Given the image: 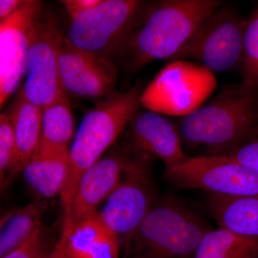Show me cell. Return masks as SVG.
I'll return each mask as SVG.
<instances>
[{"label": "cell", "instance_id": "6da1fadb", "mask_svg": "<svg viewBox=\"0 0 258 258\" xmlns=\"http://www.w3.org/2000/svg\"><path fill=\"white\" fill-rule=\"evenodd\" d=\"M176 123L182 144L203 149V156H228L258 133V92L226 86Z\"/></svg>", "mask_w": 258, "mask_h": 258}, {"label": "cell", "instance_id": "7a4b0ae2", "mask_svg": "<svg viewBox=\"0 0 258 258\" xmlns=\"http://www.w3.org/2000/svg\"><path fill=\"white\" fill-rule=\"evenodd\" d=\"M218 0H166L149 5L125 47L127 68L137 72L156 60H171Z\"/></svg>", "mask_w": 258, "mask_h": 258}, {"label": "cell", "instance_id": "3957f363", "mask_svg": "<svg viewBox=\"0 0 258 258\" xmlns=\"http://www.w3.org/2000/svg\"><path fill=\"white\" fill-rule=\"evenodd\" d=\"M144 86L138 81L128 91L107 97L86 113L69 149V168L60 195L63 221L83 174L100 160L128 126L138 111Z\"/></svg>", "mask_w": 258, "mask_h": 258}, {"label": "cell", "instance_id": "277c9868", "mask_svg": "<svg viewBox=\"0 0 258 258\" xmlns=\"http://www.w3.org/2000/svg\"><path fill=\"white\" fill-rule=\"evenodd\" d=\"M211 228L195 212L174 202L154 205L127 247L133 258H195Z\"/></svg>", "mask_w": 258, "mask_h": 258}, {"label": "cell", "instance_id": "5b68a950", "mask_svg": "<svg viewBox=\"0 0 258 258\" xmlns=\"http://www.w3.org/2000/svg\"><path fill=\"white\" fill-rule=\"evenodd\" d=\"M145 7L137 0H102L71 18L68 40L75 47L108 59L123 54Z\"/></svg>", "mask_w": 258, "mask_h": 258}, {"label": "cell", "instance_id": "8992f818", "mask_svg": "<svg viewBox=\"0 0 258 258\" xmlns=\"http://www.w3.org/2000/svg\"><path fill=\"white\" fill-rule=\"evenodd\" d=\"M245 20L227 7H219L200 23L171 60H195L210 72L242 66Z\"/></svg>", "mask_w": 258, "mask_h": 258}, {"label": "cell", "instance_id": "52a82bcc", "mask_svg": "<svg viewBox=\"0 0 258 258\" xmlns=\"http://www.w3.org/2000/svg\"><path fill=\"white\" fill-rule=\"evenodd\" d=\"M149 160L137 154L130 157L120 182L96 213L126 245L154 205Z\"/></svg>", "mask_w": 258, "mask_h": 258}, {"label": "cell", "instance_id": "ba28073f", "mask_svg": "<svg viewBox=\"0 0 258 258\" xmlns=\"http://www.w3.org/2000/svg\"><path fill=\"white\" fill-rule=\"evenodd\" d=\"M164 177L182 189H201L227 196L258 195V173L228 156L189 157L164 171Z\"/></svg>", "mask_w": 258, "mask_h": 258}, {"label": "cell", "instance_id": "9c48e42d", "mask_svg": "<svg viewBox=\"0 0 258 258\" xmlns=\"http://www.w3.org/2000/svg\"><path fill=\"white\" fill-rule=\"evenodd\" d=\"M64 37L55 16L42 13L29 50L26 80L20 88L30 103L42 110L64 92L59 74Z\"/></svg>", "mask_w": 258, "mask_h": 258}, {"label": "cell", "instance_id": "30bf717a", "mask_svg": "<svg viewBox=\"0 0 258 258\" xmlns=\"http://www.w3.org/2000/svg\"><path fill=\"white\" fill-rule=\"evenodd\" d=\"M42 14V2L26 0L13 15L0 21L1 107L25 77L29 50Z\"/></svg>", "mask_w": 258, "mask_h": 258}, {"label": "cell", "instance_id": "8fae6325", "mask_svg": "<svg viewBox=\"0 0 258 258\" xmlns=\"http://www.w3.org/2000/svg\"><path fill=\"white\" fill-rule=\"evenodd\" d=\"M59 74L64 92L88 99L111 96L118 78L111 60L75 47L66 37L61 47Z\"/></svg>", "mask_w": 258, "mask_h": 258}, {"label": "cell", "instance_id": "7c38bea8", "mask_svg": "<svg viewBox=\"0 0 258 258\" xmlns=\"http://www.w3.org/2000/svg\"><path fill=\"white\" fill-rule=\"evenodd\" d=\"M129 159L126 149L113 148L83 174L62 222V233L97 213L120 182Z\"/></svg>", "mask_w": 258, "mask_h": 258}, {"label": "cell", "instance_id": "4fadbf2b", "mask_svg": "<svg viewBox=\"0 0 258 258\" xmlns=\"http://www.w3.org/2000/svg\"><path fill=\"white\" fill-rule=\"evenodd\" d=\"M128 126L135 154L161 159L165 169L189 157L183 149L176 123L165 115L147 109L137 111Z\"/></svg>", "mask_w": 258, "mask_h": 258}, {"label": "cell", "instance_id": "5bb4252c", "mask_svg": "<svg viewBox=\"0 0 258 258\" xmlns=\"http://www.w3.org/2000/svg\"><path fill=\"white\" fill-rule=\"evenodd\" d=\"M64 236L63 258H119L121 240L96 214Z\"/></svg>", "mask_w": 258, "mask_h": 258}, {"label": "cell", "instance_id": "9a60e30c", "mask_svg": "<svg viewBox=\"0 0 258 258\" xmlns=\"http://www.w3.org/2000/svg\"><path fill=\"white\" fill-rule=\"evenodd\" d=\"M9 117L16 142L17 155L9 181L23 172L36 152L42 133V109L34 106L20 89L6 113Z\"/></svg>", "mask_w": 258, "mask_h": 258}, {"label": "cell", "instance_id": "2e32d148", "mask_svg": "<svg viewBox=\"0 0 258 258\" xmlns=\"http://www.w3.org/2000/svg\"><path fill=\"white\" fill-rule=\"evenodd\" d=\"M69 149L37 147L22 172L35 195L47 199L61 195L69 168Z\"/></svg>", "mask_w": 258, "mask_h": 258}, {"label": "cell", "instance_id": "e0dca14e", "mask_svg": "<svg viewBox=\"0 0 258 258\" xmlns=\"http://www.w3.org/2000/svg\"><path fill=\"white\" fill-rule=\"evenodd\" d=\"M208 206L221 228L258 238V195L235 197L210 194Z\"/></svg>", "mask_w": 258, "mask_h": 258}, {"label": "cell", "instance_id": "ac0fdd59", "mask_svg": "<svg viewBox=\"0 0 258 258\" xmlns=\"http://www.w3.org/2000/svg\"><path fill=\"white\" fill-rule=\"evenodd\" d=\"M76 130L69 95L64 92L42 110V133L38 147L69 150Z\"/></svg>", "mask_w": 258, "mask_h": 258}, {"label": "cell", "instance_id": "d6986e66", "mask_svg": "<svg viewBox=\"0 0 258 258\" xmlns=\"http://www.w3.org/2000/svg\"><path fill=\"white\" fill-rule=\"evenodd\" d=\"M195 258H258V238L211 229L200 241Z\"/></svg>", "mask_w": 258, "mask_h": 258}, {"label": "cell", "instance_id": "ffe728a7", "mask_svg": "<svg viewBox=\"0 0 258 258\" xmlns=\"http://www.w3.org/2000/svg\"><path fill=\"white\" fill-rule=\"evenodd\" d=\"M45 209L32 202L2 218L0 225V258L25 243L42 223Z\"/></svg>", "mask_w": 258, "mask_h": 258}, {"label": "cell", "instance_id": "44dd1931", "mask_svg": "<svg viewBox=\"0 0 258 258\" xmlns=\"http://www.w3.org/2000/svg\"><path fill=\"white\" fill-rule=\"evenodd\" d=\"M241 87L258 92V6L245 20Z\"/></svg>", "mask_w": 258, "mask_h": 258}, {"label": "cell", "instance_id": "7402d4cb", "mask_svg": "<svg viewBox=\"0 0 258 258\" xmlns=\"http://www.w3.org/2000/svg\"><path fill=\"white\" fill-rule=\"evenodd\" d=\"M57 242L52 229L42 222L25 243L2 258H49Z\"/></svg>", "mask_w": 258, "mask_h": 258}, {"label": "cell", "instance_id": "603a6c76", "mask_svg": "<svg viewBox=\"0 0 258 258\" xmlns=\"http://www.w3.org/2000/svg\"><path fill=\"white\" fill-rule=\"evenodd\" d=\"M17 155L16 142L13 125L5 113L0 115V181L1 187L8 184Z\"/></svg>", "mask_w": 258, "mask_h": 258}, {"label": "cell", "instance_id": "cb8c5ba5", "mask_svg": "<svg viewBox=\"0 0 258 258\" xmlns=\"http://www.w3.org/2000/svg\"><path fill=\"white\" fill-rule=\"evenodd\" d=\"M228 157L258 173V133L229 154Z\"/></svg>", "mask_w": 258, "mask_h": 258}, {"label": "cell", "instance_id": "d4e9b609", "mask_svg": "<svg viewBox=\"0 0 258 258\" xmlns=\"http://www.w3.org/2000/svg\"><path fill=\"white\" fill-rule=\"evenodd\" d=\"M102 0H64L61 3L71 18L98 6Z\"/></svg>", "mask_w": 258, "mask_h": 258}, {"label": "cell", "instance_id": "484cf974", "mask_svg": "<svg viewBox=\"0 0 258 258\" xmlns=\"http://www.w3.org/2000/svg\"><path fill=\"white\" fill-rule=\"evenodd\" d=\"M25 0H1L0 1V19L5 20L20 8Z\"/></svg>", "mask_w": 258, "mask_h": 258}, {"label": "cell", "instance_id": "4316f807", "mask_svg": "<svg viewBox=\"0 0 258 258\" xmlns=\"http://www.w3.org/2000/svg\"><path fill=\"white\" fill-rule=\"evenodd\" d=\"M64 236L61 235L60 238L57 241L53 252L49 258H63V247L64 244Z\"/></svg>", "mask_w": 258, "mask_h": 258}]
</instances>
